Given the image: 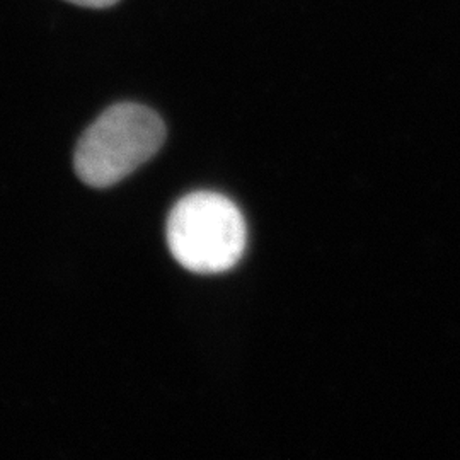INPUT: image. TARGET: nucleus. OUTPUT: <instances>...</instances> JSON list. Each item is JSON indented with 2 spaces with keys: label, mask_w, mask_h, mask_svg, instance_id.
<instances>
[{
  "label": "nucleus",
  "mask_w": 460,
  "mask_h": 460,
  "mask_svg": "<svg viewBox=\"0 0 460 460\" xmlns=\"http://www.w3.org/2000/svg\"><path fill=\"white\" fill-rule=\"evenodd\" d=\"M164 142L161 116L137 102H119L84 132L74 155L75 172L87 186H113L152 159Z\"/></svg>",
  "instance_id": "obj_1"
},
{
  "label": "nucleus",
  "mask_w": 460,
  "mask_h": 460,
  "mask_svg": "<svg viewBox=\"0 0 460 460\" xmlns=\"http://www.w3.org/2000/svg\"><path fill=\"white\" fill-rule=\"evenodd\" d=\"M167 246L188 271L215 275L241 261L246 249L244 217L229 198L197 191L178 201L167 218Z\"/></svg>",
  "instance_id": "obj_2"
},
{
  "label": "nucleus",
  "mask_w": 460,
  "mask_h": 460,
  "mask_svg": "<svg viewBox=\"0 0 460 460\" xmlns=\"http://www.w3.org/2000/svg\"><path fill=\"white\" fill-rule=\"evenodd\" d=\"M70 4L75 5H83V7H94V9H104V7H111L118 4L119 0H66Z\"/></svg>",
  "instance_id": "obj_3"
}]
</instances>
